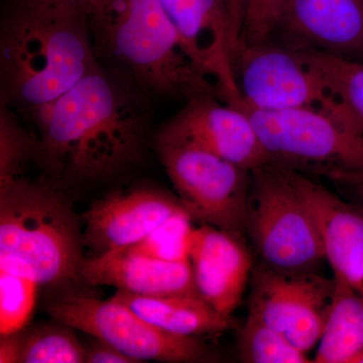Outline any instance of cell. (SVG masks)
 <instances>
[{
	"instance_id": "obj_31",
	"label": "cell",
	"mask_w": 363,
	"mask_h": 363,
	"mask_svg": "<svg viewBox=\"0 0 363 363\" xmlns=\"http://www.w3.org/2000/svg\"><path fill=\"white\" fill-rule=\"evenodd\" d=\"M30 1L50 2V4H66V6L82 7L86 11V6L90 0H30Z\"/></svg>"
},
{
	"instance_id": "obj_8",
	"label": "cell",
	"mask_w": 363,
	"mask_h": 363,
	"mask_svg": "<svg viewBox=\"0 0 363 363\" xmlns=\"http://www.w3.org/2000/svg\"><path fill=\"white\" fill-rule=\"evenodd\" d=\"M156 149L193 220L243 235L252 171L191 143L156 136Z\"/></svg>"
},
{
	"instance_id": "obj_11",
	"label": "cell",
	"mask_w": 363,
	"mask_h": 363,
	"mask_svg": "<svg viewBox=\"0 0 363 363\" xmlns=\"http://www.w3.org/2000/svg\"><path fill=\"white\" fill-rule=\"evenodd\" d=\"M157 138L191 143L250 171L269 164L247 112L215 93L188 98Z\"/></svg>"
},
{
	"instance_id": "obj_27",
	"label": "cell",
	"mask_w": 363,
	"mask_h": 363,
	"mask_svg": "<svg viewBox=\"0 0 363 363\" xmlns=\"http://www.w3.org/2000/svg\"><path fill=\"white\" fill-rule=\"evenodd\" d=\"M86 348V363H138L111 344L96 339Z\"/></svg>"
},
{
	"instance_id": "obj_3",
	"label": "cell",
	"mask_w": 363,
	"mask_h": 363,
	"mask_svg": "<svg viewBox=\"0 0 363 363\" xmlns=\"http://www.w3.org/2000/svg\"><path fill=\"white\" fill-rule=\"evenodd\" d=\"M97 59L143 90L186 99L216 85L189 57L159 0H90L86 6Z\"/></svg>"
},
{
	"instance_id": "obj_30",
	"label": "cell",
	"mask_w": 363,
	"mask_h": 363,
	"mask_svg": "<svg viewBox=\"0 0 363 363\" xmlns=\"http://www.w3.org/2000/svg\"><path fill=\"white\" fill-rule=\"evenodd\" d=\"M233 25L234 39L236 45L240 42L245 25V0H226Z\"/></svg>"
},
{
	"instance_id": "obj_10",
	"label": "cell",
	"mask_w": 363,
	"mask_h": 363,
	"mask_svg": "<svg viewBox=\"0 0 363 363\" xmlns=\"http://www.w3.org/2000/svg\"><path fill=\"white\" fill-rule=\"evenodd\" d=\"M250 313L285 334L303 352L319 343L336 289L316 272H285L260 262L253 267Z\"/></svg>"
},
{
	"instance_id": "obj_29",
	"label": "cell",
	"mask_w": 363,
	"mask_h": 363,
	"mask_svg": "<svg viewBox=\"0 0 363 363\" xmlns=\"http://www.w3.org/2000/svg\"><path fill=\"white\" fill-rule=\"evenodd\" d=\"M25 333L23 330L9 335L1 336L0 340V362H21L23 357Z\"/></svg>"
},
{
	"instance_id": "obj_17",
	"label": "cell",
	"mask_w": 363,
	"mask_h": 363,
	"mask_svg": "<svg viewBox=\"0 0 363 363\" xmlns=\"http://www.w3.org/2000/svg\"><path fill=\"white\" fill-rule=\"evenodd\" d=\"M81 276L90 285L114 286L135 295L200 296L190 260L166 262L128 247L85 257Z\"/></svg>"
},
{
	"instance_id": "obj_13",
	"label": "cell",
	"mask_w": 363,
	"mask_h": 363,
	"mask_svg": "<svg viewBox=\"0 0 363 363\" xmlns=\"http://www.w3.org/2000/svg\"><path fill=\"white\" fill-rule=\"evenodd\" d=\"M187 211L180 200L149 188L116 191L98 200L84 213L82 238L91 255L133 247L164 221Z\"/></svg>"
},
{
	"instance_id": "obj_4",
	"label": "cell",
	"mask_w": 363,
	"mask_h": 363,
	"mask_svg": "<svg viewBox=\"0 0 363 363\" xmlns=\"http://www.w3.org/2000/svg\"><path fill=\"white\" fill-rule=\"evenodd\" d=\"M81 215L45 180L0 182V259L30 269L40 286L82 279Z\"/></svg>"
},
{
	"instance_id": "obj_6",
	"label": "cell",
	"mask_w": 363,
	"mask_h": 363,
	"mask_svg": "<svg viewBox=\"0 0 363 363\" xmlns=\"http://www.w3.org/2000/svg\"><path fill=\"white\" fill-rule=\"evenodd\" d=\"M241 109L252 119L269 164L330 182L363 175V128L354 119L313 108Z\"/></svg>"
},
{
	"instance_id": "obj_16",
	"label": "cell",
	"mask_w": 363,
	"mask_h": 363,
	"mask_svg": "<svg viewBox=\"0 0 363 363\" xmlns=\"http://www.w3.org/2000/svg\"><path fill=\"white\" fill-rule=\"evenodd\" d=\"M297 182L316 220L333 278L363 296V209L305 174L297 172Z\"/></svg>"
},
{
	"instance_id": "obj_24",
	"label": "cell",
	"mask_w": 363,
	"mask_h": 363,
	"mask_svg": "<svg viewBox=\"0 0 363 363\" xmlns=\"http://www.w3.org/2000/svg\"><path fill=\"white\" fill-rule=\"evenodd\" d=\"M38 140L28 133L11 107L0 108V182L23 177L30 161H37Z\"/></svg>"
},
{
	"instance_id": "obj_20",
	"label": "cell",
	"mask_w": 363,
	"mask_h": 363,
	"mask_svg": "<svg viewBox=\"0 0 363 363\" xmlns=\"http://www.w3.org/2000/svg\"><path fill=\"white\" fill-rule=\"evenodd\" d=\"M300 51L332 94L363 128V62L309 50Z\"/></svg>"
},
{
	"instance_id": "obj_25",
	"label": "cell",
	"mask_w": 363,
	"mask_h": 363,
	"mask_svg": "<svg viewBox=\"0 0 363 363\" xmlns=\"http://www.w3.org/2000/svg\"><path fill=\"white\" fill-rule=\"evenodd\" d=\"M193 219L187 211L181 212L157 226L133 247H128L142 255L166 262L189 259Z\"/></svg>"
},
{
	"instance_id": "obj_1",
	"label": "cell",
	"mask_w": 363,
	"mask_h": 363,
	"mask_svg": "<svg viewBox=\"0 0 363 363\" xmlns=\"http://www.w3.org/2000/svg\"><path fill=\"white\" fill-rule=\"evenodd\" d=\"M142 88L98 64L58 99L26 113L37 126V162L57 180L94 181L142 159L150 111Z\"/></svg>"
},
{
	"instance_id": "obj_18",
	"label": "cell",
	"mask_w": 363,
	"mask_h": 363,
	"mask_svg": "<svg viewBox=\"0 0 363 363\" xmlns=\"http://www.w3.org/2000/svg\"><path fill=\"white\" fill-rule=\"evenodd\" d=\"M128 306L157 328L174 335L198 337L233 329V318L224 316L198 295L149 297L118 290L112 297Z\"/></svg>"
},
{
	"instance_id": "obj_14",
	"label": "cell",
	"mask_w": 363,
	"mask_h": 363,
	"mask_svg": "<svg viewBox=\"0 0 363 363\" xmlns=\"http://www.w3.org/2000/svg\"><path fill=\"white\" fill-rule=\"evenodd\" d=\"M363 62V0H285L272 39Z\"/></svg>"
},
{
	"instance_id": "obj_15",
	"label": "cell",
	"mask_w": 363,
	"mask_h": 363,
	"mask_svg": "<svg viewBox=\"0 0 363 363\" xmlns=\"http://www.w3.org/2000/svg\"><path fill=\"white\" fill-rule=\"evenodd\" d=\"M189 260L200 297L231 318L253 271L252 255L242 234L201 224L191 236Z\"/></svg>"
},
{
	"instance_id": "obj_28",
	"label": "cell",
	"mask_w": 363,
	"mask_h": 363,
	"mask_svg": "<svg viewBox=\"0 0 363 363\" xmlns=\"http://www.w3.org/2000/svg\"><path fill=\"white\" fill-rule=\"evenodd\" d=\"M331 183L338 189L339 194L363 209V175L343 176Z\"/></svg>"
},
{
	"instance_id": "obj_2",
	"label": "cell",
	"mask_w": 363,
	"mask_h": 363,
	"mask_svg": "<svg viewBox=\"0 0 363 363\" xmlns=\"http://www.w3.org/2000/svg\"><path fill=\"white\" fill-rule=\"evenodd\" d=\"M98 64L84 9L7 0L0 28L2 104L28 113L65 94Z\"/></svg>"
},
{
	"instance_id": "obj_22",
	"label": "cell",
	"mask_w": 363,
	"mask_h": 363,
	"mask_svg": "<svg viewBox=\"0 0 363 363\" xmlns=\"http://www.w3.org/2000/svg\"><path fill=\"white\" fill-rule=\"evenodd\" d=\"M57 322L25 333L21 363L86 362V348L76 337L75 329Z\"/></svg>"
},
{
	"instance_id": "obj_23",
	"label": "cell",
	"mask_w": 363,
	"mask_h": 363,
	"mask_svg": "<svg viewBox=\"0 0 363 363\" xmlns=\"http://www.w3.org/2000/svg\"><path fill=\"white\" fill-rule=\"evenodd\" d=\"M39 286L32 276L0 269V335L16 333L28 325Z\"/></svg>"
},
{
	"instance_id": "obj_7",
	"label": "cell",
	"mask_w": 363,
	"mask_h": 363,
	"mask_svg": "<svg viewBox=\"0 0 363 363\" xmlns=\"http://www.w3.org/2000/svg\"><path fill=\"white\" fill-rule=\"evenodd\" d=\"M233 65L241 97L240 108H313L354 119L300 50L274 39L259 43L240 40L233 51Z\"/></svg>"
},
{
	"instance_id": "obj_5",
	"label": "cell",
	"mask_w": 363,
	"mask_h": 363,
	"mask_svg": "<svg viewBox=\"0 0 363 363\" xmlns=\"http://www.w3.org/2000/svg\"><path fill=\"white\" fill-rule=\"evenodd\" d=\"M245 233L262 262L279 272H315L325 259L316 220L297 172L267 164L252 171Z\"/></svg>"
},
{
	"instance_id": "obj_32",
	"label": "cell",
	"mask_w": 363,
	"mask_h": 363,
	"mask_svg": "<svg viewBox=\"0 0 363 363\" xmlns=\"http://www.w3.org/2000/svg\"><path fill=\"white\" fill-rule=\"evenodd\" d=\"M353 363H363V351L360 353L359 355L357 358H355L354 362Z\"/></svg>"
},
{
	"instance_id": "obj_19",
	"label": "cell",
	"mask_w": 363,
	"mask_h": 363,
	"mask_svg": "<svg viewBox=\"0 0 363 363\" xmlns=\"http://www.w3.org/2000/svg\"><path fill=\"white\" fill-rule=\"evenodd\" d=\"M335 281L330 311L313 362L353 363L363 351V296Z\"/></svg>"
},
{
	"instance_id": "obj_9",
	"label": "cell",
	"mask_w": 363,
	"mask_h": 363,
	"mask_svg": "<svg viewBox=\"0 0 363 363\" xmlns=\"http://www.w3.org/2000/svg\"><path fill=\"white\" fill-rule=\"evenodd\" d=\"M47 312L56 321L111 344L138 363L201 362L211 357L197 337L162 331L112 298L65 297L48 306Z\"/></svg>"
},
{
	"instance_id": "obj_21",
	"label": "cell",
	"mask_w": 363,
	"mask_h": 363,
	"mask_svg": "<svg viewBox=\"0 0 363 363\" xmlns=\"http://www.w3.org/2000/svg\"><path fill=\"white\" fill-rule=\"evenodd\" d=\"M238 352L245 363L313 362L285 334L248 314L238 339Z\"/></svg>"
},
{
	"instance_id": "obj_12",
	"label": "cell",
	"mask_w": 363,
	"mask_h": 363,
	"mask_svg": "<svg viewBox=\"0 0 363 363\" xmlns=\"http://www.w3.org/2000/svg\"><path fill=\"white\" fill-rule=\"evenodd\" d=\"M197 68L216 85L219 97L240 107L234 75L236 47L226 0H159Z\"/></svg>"
},
{
	"instance_id": "obj_26",
	"label": "cell",
	"mask_w": 363,
	"mask_h": 363,
	"mask_svg": "<svg viewBox=\"0 0 363 363\" xmlns=\"http://www.w3.org/2000/svg\"><path fill=\"white\" fill-rule=\"evenodd\" d=\"M285 0H245V25L240 40L259 43L271 40Z\"/></svg>"
}]
</instances>
